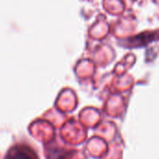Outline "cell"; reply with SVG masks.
<instances>
[{
    "label": "cell",
    "mask_w": 159,
    "mask_h": 159,
    "mask_svg": "<svg viewBox=\"0 0 159 159\" xmlns=\"http://www.w3.org/2000/svg\"><path fill=\"white\" fill-rule=\"evenodd\" d=\"M5 159H37L36 156L31 153V151L25 147H14L12 148Z\"/></svg>",
    "instance_id": "cell-1"
}]
</instances>
